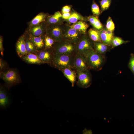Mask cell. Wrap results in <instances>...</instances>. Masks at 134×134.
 Wrapping results in <instances>:
<instances>
[{
	"mask_svg": "<svg viewBox=\"0 0 134 134\" xmlns=\"http://www.w3.org/2000/svg\"><path fill=\"white\" fill-rule=\"evenodd\" d=\"M64 76L71 83L72 86H74L76 79V75L75 72L70 68H66L62 69Z\"/></svg>",
	"mask_w": 134,
	"mask_h": 134,
	"instance_id": "17",
	"label": "cell"
},
{
	"mask_svg": "<svg viewBox=\"0 0 134 134\" xmlns=\"http://www.w3.org/2000/svg\"><path fill=\"white\" fill-rule=\"evenodd\" d=\"M7 64L1 58L0 59V72L5 70L7 67Z\"/></svg>",
	"mask_w": 134,
	"mask_h": 134,
	"instance_id": "32",
	"label": "cell"
},
{
	"mask_svg": "<svg viewBox=\"0 0 134 134\" xmlns=\"http://www.w3.org/2000/svg\"><path fill=\"white\" fill-rule=\"evenodd\" d=\"M3 37L1 35L0 36V51L1 56H3L4 48L3 46Z\"/></svg>",
	"mask_w": 134,
	"mask_h": 134,
	"instance_id": "33",
	"label": "cell"
},
{
	"mask_svg": "<svg viewBox=\"0 0 134 134\" xmlns=\"http://www.w3.org/2000/svg\"><path fill=\"white\" fill-rule=\"evenodd\" d=\"M26 37L30 40L33 43L38 51L43 49L44 47V36H35L28 33L25 32Z\"/></svg>",
	"mask_w": 134,
	"mask_h": 134,
	"instance_id": "9",
	"label": "cell"
},
{
	"mask_svg": "<svg viewBox=\"0 0 134 134\" xmlns=\"http://www.w3.org/2000/svg\"><path fill=\"white\" fill-rule=\"evenodd\" d=\"M128 67L134 75V54L133 53L131 54Z\"/></svg>",
	"mask_w": 134,
	"mask_h": 134,
	"instance_id": "30",
	"label": "cell"
},
{
	"mask_svg": "<svg viewBox=\"0 0 134 134\" xmlns=\"http://www.w3.org/2000/svg\"><path fill=\"white\" fill-rule=\"evenodd\" d=\"M84 19L83 17L78 13L76 12H74L71 14L70 17L67 20L69 23L74 24L79 20H82Z\"/></svg>",
	"mask_w": 134,
	"mask_h": 134,
	"instance_id": "25",
	"label": "cell"
},
{
	"mask_svg": "<svg viewBox=\"0 0 134 134\" xmlns=\"http://www.w3.org/2000/svg\"><path fill=\"white\" fill-rule=\"evenodd\" d=\"M80 34L79 32L76 30L70 27L65 34L64 36L69 41L75 43L79 39Z\"/></svg>",
	"mask_w": 134,
	"mask_h": 134,
	"instance_id": "14",
	"label": "cell"
},
{
	"mask_svg": "<svg viewBox=\"0 0 134 134\" xmlns=\"http://www.w3.org/2000/svg\"><path fill=\"white\" fill-rule=\"evenodd\" d=\"M96 17L93 16H90L87 18V19L90 22L91 24L93 26L95 23Z\"/></svg>",
	"mask_w": 134,
	"mask_h": 134,
	"instance_id": "35",
	"label": "cell"
},
{
	"mask_svg": "<svg viewBox=\"0 0 134 134\" xmlns=\"http://www.w3.org/2000/svg\"><path fill=\"white\" fill-rule=\"evenodd\" d=\"M26 38V35L24 33L19 37L16 45L17 53L21 58L28 54L25 45V40Z\"/></svg>",
	"mask_w": 134,
	"mask_h": 134,
	"instance_id": "8",
	"label": "cell"
},
{
	"mask_svg": "<svg viewBox=\"0 0 134 134\" xmlns=\"http://www.w3.org/2000/svg\"><path fill=\"white\" fill-rule=\"evenodd\" d=\"M71 7L68 5H66L64 6L62 9V12L63 13L69 12L70 10Z\"/></svg>",
	"mask_w": 134,
	"mask_h": 134,
	"instance_id": "34",
	"label": "cell"
},
{
	"mask_svg": "<svg viewBox=\"0 0 134 134\" xmlns=\"http://www.w3.org/2000/svg\"><path fill=\"white\" fill-rule=\"evenodd\" d=\"M44 48L45 49L51 48L53 46L55 41L46 34L44 36Z\"/></svg>",
	"mask_w": 134,
	"mask_h": 134,
	"instance_id": "26",
	"label": "cell"
},
{
	"mask_svg": "<svg viewBox=\"0 0 134 134\" xmlns=\"http://www.w3.org/2000/svg\"><path fill=\"white\" fill-rule=\"evenodd\" d=\"M74 49V46L71 44L66 42L57 47L55 49V54H70Z\"/></svg>",
	"mask_w": 134,
	"mask_h": 134,
	"instance_id": "13",
	"label": "cell"
},
{
	"mask_svg": "<svg viewBox=\"0 0 134 134\" xmlns=\"http://www.w3.org/2000/svg\"><path fill=\"white\" fill-rule=\"evenodd\" d=\"M25 41L26 48L28 54H36L39 51L37 50L32 42L26 37Z\"/></svg>",
	"mask_w": 134,
	"mask_h": 134,
	"instance_id": "22",
	"label": "cell"
},
{
	"mask_svg": "<svg viewBox=\"0 0 134 134\" xmlns=\"http://www.w3.org/2000/svg\"><path fill=\"white\" fill-rule=\"evenodd\" d=\"M77 84L79 86L84 88L89 87L91 85L92 79L87 71L78 72Z\"/></svg>",
	"mask_w": 134,
	"mask_h": 134,
	"instance_id": "7",
	"label": "cell"
},
{
	"mask_svg": "<svg viewBox=\"0 0 134 134\" xmlns=\"http://www.w3.org/2000/svg\"><path fill=\"white\" fill-rule=\"evenodd\" d=\"M115 28V25L111 18L109 17L107 21L106 28L107 30L113 31Z\"/></svg>",
	"mask_w": 134,
	"mask_h": 134,
	"instance_id": "29",
	"label": "cell"
},
{
	"mask_svg": "<svg viewBox=\"0 0 134 134\" xmlns=\"http://www.w3.org/2000/svg\"><path fill=\"white\" fill-rule=\"evenodd\" d=\"M112 0H101L100 1L101 7L100 13L107 9L109 8Z\"/></svg>",
	"mask_w": 134,
	"mask_h": 134,
	"instance_id": "27",
	"label": "cell"
},
{
	"mask_svg": "<svg viewBox=\"0 0 134 134\" xmlns=\"http://www.w3.org/2000/svg\"><path fill=\"white\" fill-rule=\"evenodd\" d=\"M91 10L93 14L96 17L98 16L100 12L98 5L93 0L91 6Z\"/></svg>",
	"mask_w": 134,
	"mask_h": 134,
	"instance_id": "28",
	"label": "cell"
},
{
	"mask_svg": "<svg viewBox=\"0 0 134 134\" xmlns=\"http://www.w3.org/2000/svg\"><path fill=\"white\" fill-rule=\"evenodd\" d=\"M88 26L87 24L82 20H80L73 24L70 27L74 29L81 34H85Z\"/></svg>",
	"mask_w": 134,
	"mask_h": 134,
	"instance_id": "20",
	"label": "cell"
},
{
	"mask_svg": "<svg viewBox=\"0 0 134 134\" xmlns=\"http://www.w3.org/2000/svg\"><path fill=\"white\" fill-rule=\"evenodd\" d=\"M21 58L25 62L29 64L39 65L44 63L36 54L29 53Z\"/></svg>",
	"mask_w": 134,
	"mask_h": 134,
	"instance_id": "15",
	"label": "cell"
},
{
	"mask_svg": "<svg viewBox=\"0 0 134 134\" xmlns=\"http://www.w3.org/2000/svg\"><path fill=\"white\" fill-rule=\"evenodd\" d=\"M88 34L90 38L95 42H101L99 31L97 30L90 29Z\"/></svg>",
	"mask_w": 134,
	"mask_h": 134,
	"instance_id": "23",
	"label": "cell"
},
{
	"mask_svg": "<svg viewBox=\"0 0 134 134\" xmlns=\"http://www.w3.org/2000/svg\"><path fill=\"white\" fill-rule=\"evenodd\" d=\"M48 16L47 13L42 12L40 13L28 23V26L37 25L45 22Z\"/></svg>",
	"mask_w": 134,
	"mask_h": 134,
	"instance_id": "16",
	"label": "cell"
},
{
	"mask_svg": "<svg viewBox=\"0 0 134 134\" xmlns=\"http://www.w3.org/2000/svg\"><path fill=\"white\" fill-rule=\"evenodd\" d=\"M93 26L96 29L99 31L103 28L102 25L97 17H96L95 22Z\"/></svg>",
	"mask_w": 134,
	"mask_h": 134,
	"instance_id": "31",
	"label": "cell"
},
{
	"mask_svg": "<svg viewBox=\"0 0 134 134\" xmlns=\"http://www.w3.org/2000/svg\"><path fill=\"white\" fill-rule=\"evenodd\" d=\"M129 42V41L128 40H124L120 37L114 36L111 42V49L122 44L126 43Z\"/></svg>",
	"mask_w": 134,
	"mask_h": 134,
	"instance_id": "24",
	"label": "cell"
},
{
	"mask_svg": "<svg viewBox=\"0 0 134 134\" xmlns=\"http://www.w3.org/2000/svg\"><path fill=\"white\" fill-rule=\"evenodd\" d=\"M92 49L89 39L85 36L78 43L77 49L79 54L84 55Z\"/></svg>",
	"mask_w": 134,
	"mask_h": 134,
	"instance_id": "10",
	"label": "cell"
},
{
	"mask_svg": "<svg viewBox=\"0 0 134 134\" xmlns=\"http://www.w3.org/2000/svg\"><path fill=\"white\" fill-rule=\"evenodd\" d=\"M73 64L77 72L87 71L90 67L86 58L83 55L80 54L76 56Z\"/></svg>",
	"mask_w": 134,
	"mask_h": 134,
	"instance_id": "6",
	"label": "cell"
},
{
	"mask_svg": "<svg viewBox=\"0 0 134 134\" xmlns=\"http://www.w3.org/2000/svg\"><path fill=\"white\" fill-rule=\"evenodd\" d=\"M9 96L6 90L1 85L0 87V107L4 109L8 107L10 103Z\"/></svg>",
	"mask_w": 134,
	"mask_h": 134,
	"instance_id": "11",
	"label": "cell"
},
{
	"mask_svg": "<svg viewBox=\"0 0 134 134\" xmlns=\"http://www.w3.org/2000/svg\"><path fill=\"white\" fill-rule=\"evenodd\" d=\"M47 26L45 22H43L37 25L28 26L26 31L34 36H44L46 34Z\"/></svg>",
	"mask_w": 134,
	"mask_h": 134,
	"instance_id": "5",
	"label": "cell"
},
{
	"mask_svg": "<svg viewBox=\"0 0 134 134\" xmlns=\"http://www.w3.org/2000/svg\"><path fill=\"white\" fill-rule=\"evenodd\" d=\"M109 46L101 42H95L94 43V50L103 55L108 50Z\"/></svg>",
	"mask_w": 134,
	"mask_h": 134,
	"instance_id": "21",
	"label": "cell"
},
{
	"mask_svg": "<svg viewBox=\"0 0 134 134\" xmlns=\"http://www.w3.org/2000/svg\"><path fill=\"white\" fill-rule=\"evenodd\" d=\"M0 77L4 82L6 86L8 89L21 82L19 73L14 69L11 68L0 72Z\"/></svg>",
	"mask_w": 134,
	"mask_h": 134,
	"instance_id": "2",
	"label": "cell"
},
{
	"mask_svg": "<svg viewBox=\"0 0 134 134\" xmlns=\"http://www.w3.org/2000/svg\"><path fill=\"white\" fill-rule=\"evenodd\" d=\"M83 55L86 58L90 68L95 70L101 69L105 61L103 54L98 53L93 48Z\"/></svg>",
	"mask_w": 134,
	"mask_h": 134,
	"instance_id": "1",
	"label": "cell"
},
{
	"mask_svg": "<svg viewBox=\"0 0 134 134\" xmlns=\"http://www.w3.org/2000/svg\"><path fill=\"white\" fill-rule=\"evenodd\" d=\"M99 31L102 42L111 46V41L114 37L113 31L108 30L106 28Z\"/></svg>",
	"mask_w": 134,
	"mask_h": 134,
	"instance_id": "12",
	"label": "cell"
},
{
	"mask_svg": "<svg viewBox=\"0 0 134 134\" xmlns=\"http://www.w3.org/2000/svg\"><path fill=\"white\" fill-rule=\"evenodd\" d=\"M47 49H43L39 51L36 54L39 59L44 63H49L52 59L51 54Z\"/></svg>",
	"mask_w": 134,
	"mask_h": 134,
	"instance_id": "19",
	"label": "cell"
},
{
	"mask_svg": "<svg viewBox=\"0 0 134 134\" xmlns=\"http://www.w3.org/2000/svg\"><path fill=\"white\" fill-rule=\"evenodd\" d=\"M61 17L62 15L61 13L57 11L52 15H48L46 19L45 22L47 25L57 24Z\"/></svg>",
	"mask_w": 134,
	"mask_h": 134,
	"instance_id": "18",
	"label": "cell"
},
{
	"mask_svg": "<svg viewBox=\"0 0 134 134\" xmlns=\"http://www.w3.org/2000/svg\"><path fill=\"white\" fill-rule=\"evenodd\" d=\"M46 34L56 42L60 41L62 36V29L57 24L47 25Z\"/></svg>",
	"mask_w": 134,
	"mask_h": 134,
	"instance_id": "4",
	"label": "cell"
},
{
	"mask_svg": "<svg viewBox=\"0 0 134 134\" xmlns=\"http://www.w3.org/2000/svg\"><path fill=\"white\" fill-rule=\"evenodd\" d=\"M70 54H55L53 58L55 66L60 69L70 68L71 65L72 60Z\"/></svg>",
	"mask_w": 134,
	"mask_h": 134,
	"instance_id": "3",
	"label": "cell"
},
{
	"mask_svg": "<svg viewBox=\"0 0 134 134\" xmlns=\"http://www.w3.org/2000/svg\"><path fill=\"white\" fill-rule=\"evenodd\" d=\"M71 13L70 12L63 13L62 15V17L63 18L67 19L70 17Z\"/></svg>",
	"mask_w": 134,
	"mask_h": 134,
	"instance_id": "36",
	"label": "cell"
}]
</instances>
